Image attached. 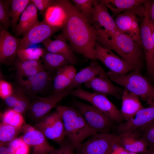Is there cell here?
<instances>
[{
  "instance_id": "obj_29",
  "label": "cell",
  "mask_w": 154,
  "mask_h": 154,
  "mask_svg": "<svg viewBox=\"0 0 154 154\" xmlns=\"http://www.w3.org/2000/svg\"><path fill=\"white\" fill-rule=\"evenodd\" d=\"M31 0H10V8L9 15L12 20L13 31L17 25V22L27 6Z\"/></svg>"
},
{
  "instance_id": "obj_30",
  "label": "cell",
  "mask_w": 154,
  "mask_h": 154,
  "mask_svg": "<svg viewBox=\"0 0 154 154\" xmlns=\"http://www.w3.org/2000/svg\"><path fill=\"white\" fill-rule=\"evenodd\" d=\"M22 128H17L3 123H1L0 125V146L8 145L11 141L16 138Z\"/></svg>"
},
{
  "instance_id": "obj_23",
  "label": "cell",
  "mask_w": 154,
  "mask_h": 154,
  "mask_svg": "<svg viewBox=\"0 0 154 154\" xmlns=\"http://www.w3.org/2000/svg\"><path fill=\"white\" fill-rule=\"evenodd\" d=\"M43 13L44 20L50 25L62 29L66 18L62 0H55L54 4L48 7Z\"/></svg>"
},
{
  "instance_id": "obj_38",
  "label": "cell",
  "mask_w": 154,
  "mask_h": 154,
  "mask_svg": "<svg viewBox=\"0 0 154 154\" xmlns=\"http://www.w3.org/2000/svg\"><path fill=\"white\" fill-rule=\"evenodd\" d=\"M60 117L57 110L44 116L35 124V127L38 129L54 124Z\"/></svg>"
},
{
  "instance_id": "obj_13",
  "label": "cell",
  "mask_w": 154,
  "mask_h": 154,
  "mask_svg": "<svg viewBox=\"0 0 154 154\" xmlns=\"http://www.w3.org/2000/svg\"><path fill=\"white\" fill-rule=\"evenodd\" d=\"M146 0H99L112 13L113 18L124 12H131L137 16L144 17L146 11L144 4Z\"/></svg>"
},
{
  "instance_id": "obj_12",
  "label": "cell",
  "mask_w": 154,
  "mask_h": 154,
  "mask_svg": "<svg viewBox=\"0 0 154 154\" xmlns=\"http://www.w3.org/2000/svg\"><path fill=\"white\" fill-rule=\"evenodd\" d=\"M146 13L141 27L140 35L144 53L148 78L152 82L154 79V46L151 30L145 7Z\"/></svg>"
},
{
  "instance_id": "obj_34",
  "label": "cell",
  "mask_w": 154,
  "mask_h": 154,
  "mask_svg": "<svg viewBox=\"0 0 154 154\" xmlns=\"http://www.w3.org/2000/svg\"><path fill=\"white\" fill-rule=\"evenodd\" d=\"M10 0H0V28L6 30L12 26V20L9 15Z\"/></svg>"
},
{
  "instance_id": "obj_1",
  "label": "cell",
  "mask_w": 154,
  "mask_h": 154,
  "mask_svg": "<svg viewBox=\"0 0 154 154\" xmlns=\"http://www.w3.org/2000/svg\"><path fill=\"white\" fill-rule=\"evenodd\" d=\"M66 15L61 33L74 52L93 60L97 37L94 27L77 10L71 1L62 0Z\"/></svg>"
},
{
  "instance_id": "obj_26",
  "label": "cell",
  "mask_w": 154,
  "mask_h": 154,
  "mask_svg": "<svg viewBox=\"0 0 154 154\" xmlns=\"http://www.w3.org/2000/svg\"><path fill=\"white\" fill-rule=\"evenodd\" d=\"M42 58L44 69L46 70L45 71L50 72H56L64 66L71 64L64 56L46 50Z\"/></svg>"
},
{
  "instance_id": "obj_4",
  "label": "cell",
  "mask_w": 154,
  "mask_h": 154,
  "mask_svg": "<svg viewBox=\"0 0 154 154\" xmlns=\"http://www.w3.org/2000/svg\"><path fill=\"white\" fill-rule=\"evenodd\" d=\"M110 80L146 101L154 105V86L151 80L143 76L140 70L135 69L130 73L120 75L110 71L107 73Z\"/></svg>"
},
{
  "instance_id": "obj_50",
  "label": "cell",
  "mask_w": 154,
  "mask_h": 154,
  "mask_svg": "<svg viewBox=\"0 0 154 154\" xmlns=\"http://www.w3.org/2000/svg\"><path fill=\"white\" fill-rule=\"evenodd\" d=\"M84 154L80 153H77V154Z\"/></svg>"
},
{
  "instance_id": "obj_40",
  "label": "cell",
  "mask_w": 154,
  "mask_h": 154,
  "mask_svg": "<svg viewBox=\"0 0 154 154\" xmlns=\"http://www.w3.org/2000/svg\"><path fill=\"white\" fill-rule=\"evenodd\" d=\"M14 90L11 84L4 80H0V97L4 100L11 95Z\"/></svg>"
},
{
  "instance_id": "obj_22",
  "label": "cell",
  "mask_w": 154,
  "mask_h": 154,
  "mask_svg": "<svg viewBox=\"0 0 154 154\" xmlns=\"http://www.w3.org/2000/svg\"><path fill=\"white\" fill-rule=\"evenodd\" d=\"M121 98L120 111L126 121L133 118L139 110L144 108L139 97L125 89H123Z\"/></svg>"
},
{
  "instance_id": "obj_21",
  "label": "cell",
  "mask_w": 154,
  "mask_h": 154,
  "mask_svg": "<svg viewBox=\"0 0 154 154\" xmlns=\"http://www.w3.org/2000/svg\"><path fill=\"white\" fill-rule=\"evenodd\" d=\"M118 136L121 146L128 152L142 154L149 147L135 131L123 133Z\"/></svg>"
},
{
  "instance_id": "obj_25",
  "label": "cell",
  "mask_w": 154,
  "mask_h": 154,
  "mask_svg": "<svg viewBox=\"0 0 154 154\" xmlns=\"http://www.w3.org/2000/svg\"><path fill=\"white\" fill-rule=\"evenodd\" d=\"M77 72L72 64H70L58 70L54 75L53 80V93L66 90L73 82Z\"/></svg>"
},
{
  "instance_id": "obj_20",
  "label": "cell",
  "mask_w": 154,
  "mask_h": 154,
  "mask_svg": "<svg viewBox=\"0 0 154 154\" xmlns=\"http://www.w3.org/2000/svg\"><path fill=\"white\" fill-rule=\"evenodd\" d=\"M22 137L29 147L33 148V153L34 154H48L54 148L50 145L43 133L35 127L24 133Z\"/></svg>"
},
{
  "instance_id": "obj_15",
  "label": "cell",
  "mask_w": 154,
  "mask_h": 154,
  "mask_svg": "<svg viewBox=\"0 0 154 154\" xmlns=\"http://www.w3.org/2000/svg\"><path fill=\"white\" fill-rule=\"evenodd\" d=\"M93 7L91 23H93V26L96 30L111 32L118 29L114 19L109 13L108 8L104 4L99 0H94Z\"/></svg>"
},
{
  "instance_id": "obj_16",
  "label": "cell",
  "mask_w": 154,
  "mask_h": 154,
  "mask_svg": "<svg viewBox=\"0 0 154 154\" xmlns=\"http://www.w3.org/2000/svg\"><path fill=\"white\" fill-rule=\"evenodd\" d=\"M104 70L99 75L84 84L86 88L92 89L94 92L110 95L119 99L121 98L123 90L115 86Z\"/></svg>"
},
{
  "instance_id": "obj_32",
  "label": "cell",
  "mask_w": 154,
  "mask_h": 154,
  "mask_svg": "<svg viewBox=\"0 0 154 154\" xmlns=\"http://www.w3.org/2000/svg\"><path fill=\"white\" fill-rule=\"evenodd\" d=\"M93 1L94 0H71V1L77 10L91 24Z\"/></svg>"
},
{
  "instance_id": "obj_43",
  "label": "cell",
  "mask_w": 154,
  "mask_h": 154,
  "mask_svg": "<svg viewBox=\"0 0 154 154\" xmlns=\"http://www.w3.org/2000/svg\"><path fill=\"white\" fill-rule=\"evenodd\" d=\"M144 4L147 8L149 21L154 23V1L147 0Z\"/></svg>"
},
{
  "instance_id": "obj_45",
  "label": "cell",
  "mask_w": 154,
  "mask_h": 154,
  "mask_svg": "<svg viewBox=\"0 0 154 154\" xmlns=\"http://www.w3.org/2000/svg\"><path fill=\"white\" fill-rule=\"evenodd\" d=\"M149 25L150 28L152 37L153 41L154 46L153 65L154 67V23L149 21Z\"/></svg>"
},
{
  "instance_id": "obj_42",
  "label": "cell",
  "mask_w": 154,
  "mask_h": 154,
  "mask_svg": "<svg viewBox=\"0 0 154 154\" xmlns=\"http://www.w3.org/2000/svg\"><path fill=\"white\" fill-rule=\"evenodd\" d=\"M31 1L39 11L40 14L55 2V0H31Z\"/></svg>"
},
{
  "instance_id": "obj_35",
  "label": "cell",
  "mask_w": 154,
  "mask_h": 154,
  "mask_svg": "<svg viewBox=\"0 0 154 154\" xmlns=\"http://www.w3.org/2000/svg\"><path fill=\"white\" fill-rule=\"evenodd\" d=\"M35 26L29 17L26 9L21 15L19 22L14 31L16 37L23 36L30 29Z\"/></svg>"
},
{
  "instance_id": "obj_24",
  "label": "cell",
  "mask_w": 154,
  "mask_h": 154,
  "mask_svg": "<svg viewBox=\"0 0 154 154\" xmlns=\"http://www.w3.org/2000/svg\"><path fill=\"white\" fill-rule=\"evenodd\" d=\"M96 60H93L89 66L76 73L73 82L67 89L69 92L100 75L104 70Z\"/></svg>"
},
{
  "instance_id": "obj_48",
  "label": "cell",
  "mask_w": 154,
  "mask_h": 154,
  "mask_svg": "<svg viewBox=\"0 0 154 154\" xmlns=\"http://www.w3.org/2000/svg\"><path fill=\"white\" fill-rule=\"evenodd\" d=\"M127 154H137V153H133V152H128Z\"/></svg>"
},
{
  "instance_id": "obj_6",
  "label": "cell",
  "mask_w": 154,
  "mask_h": 154,
  "mask_svg": "<svg viewBox=\"0 0 154 154\" xmlns=\"http://www.w3.org/2000/svg\"><path fill=\"white\" fill-rule=\"evenodd\" d=\"M74 105L91 128L97 133L108 132L113 121L107 116L92 105L79 102Z\"/></svg>"
},
{
  "instance_id": "obj_8",
  "label": "cell",
  "mask_w": 154,
  "mask_h": 154,
  "mask_svg": "<svg viewBox=\"0 0 154 154\" xmlns=\"http://www.w3.org/2000/svg\"><path fill=\"white\" fill-rule=\"evenodd\" d=\"M95 57L102 63L110 71L120 75H125L135 68L122 58L115 54L110 49L96 42Z\"/></svg>"
},
{
  "instance_id": "obj_28",
  "label": "cell",
  "mask_w": 154,
  "mask_h": 154,
  "mask_svg": "<svg viewBox=\"0 0 154 154\" xmlns=\"http://www.w3.org/2000/svg\"><path fill=\"white\" fill-rule=\"evenodd\" d=\"M17 74L27 78L35 75L44 70L39 60L22 61L18 59L15 63Z\"/></svg>"
},
{
  "instance_id": "obj_49",
  "label": "cell",
  "mask_w": 154,
  "mask_h": 154,
  "mask_svg": "<svg viewBox=\"0 0 154 154\" xmlns=\"http://www.w3.org/2000/svg\"><path fill=\"white\" fill-rule=\"evenodd\" d=\"M152 83L153 84V85L154 86V79L153 80V81L152 82Z\"/></svg>"
},
{
  "instance_id": "obj_33",
  "label": "cell",
  "mask_w": 154,
  "mask_h": 154,
  "mask_svg": "<svg viewBox=\"0 0 154 154\" xmlns=\"http://www.w3.org/2000/svg\"><path fill=\"white\" fill-rule=\"evenodd\" d=\"M45 50L40 47H29L18 50L17 56L22 61L38 60L42 57Z\"/></svg>"
},
{
  "instance_id": "obj_44",
  "label": "cell",
  "mask_w": 154,
  "mask_h": 154,
  "mask_svg": "<svg viewBox=\"0 0 154 154\" xmlns=\"http://www.w3.org/2000/svg\"><path fill=\"white\" fill-rule=\"evenodd\" d=\"M0 154H15L14 151L11 148L5 146H0Z\"/></svg>"
},
{
  "instance_id": "obj_41",
  "label": "cell",
  "mask_w": 154,
  "mask_h": 154,
  "mask_svg": "<svg viewBox=\"0 0 154 154\" xmlns=\"http://www.w3.org/2000/svg\"><path fill=\"white\" fill-rule=\"evenodd\" d=\"M74 147L68 140L60 145L58 149L54 148L48 154H74Z\"/></svg>"
},
{
  "instance_id": "obj_3",
  "label": "cell",
  "mask_w": 154,
  "mask_h": 154,
  "mask_svg": "<svg viewBox=\"0 0 154 154\" xmlns=\"http://www.w3.org/2000/svg\"><path fill=\"white\" fill-rule=\"evenodd\" d=\"M56 110L62 118L68 140L74 149H77L84 139L97 133L90 127L76 108L59 106Z\"/></svg>"
},
{
  "instance_id": "obj_19",
  "label": "cell",
  "mask_w": 154,
  "mask_h": 154,
  "mask_svg": "<svg viewBox=\"0 0 154 154\" xmlns=\"http://www.w3.org/2000/svg\"><path fill=\"white\" fill-rule=\"evenodd\" d=\"M61 33L56 36L55 39L49 38L43 42L45 50L66 58L72 65L77 62V58L72 48Z\"/></svg>"
},
{
  "instance_id": "obj_27",
  "label": "cell",
  "mask_w": 154,
  "mask_h": 154,
  "mask_svg": "<svg viewBox=\"0 0 154 154\" xmlns=\"http://www.w3.org/2000/svg\"><path fill=\"white\" fill-rule=\"evenodd\" d=\"M46 138L52 140L60 145L64 142L66 136L63 123L60 117L53 124L40 129Z\"/></svg>"
},
{
  "instance_id": "obj_14",
  "label": "cell",
  "mask_w": 154,
  "mask_h": 154,
  "mask_svg": "<svg viewBox=\"0 0 154 154\" xmlns=\"http://www.w3.org/2000/svg\"><path fill=\"white\" fill-rule=\"evenodd\" d=\"M114 20L117 27L122 33L143 48L140 28L135 14L131 12H123L117 16Z\"/></svg>"
},
{
  "instance_id": "obj_11",
  "label": "cell",
  "mask_w": 154,
  "mask_h": 154,
  "mask_svg": "<svg viewBox=\"0 0 154 154\" xmlns=\"http://www.w3.org/2000/svg\"><path fill=\"white\" fill-rule=\"evenodd\" d=\"M60 30V29L50 25L44 20L39 22L23 36L18 51L29 48L33 45L43 43L46 40L50 38L55 33Z\"/></svg>"
},
{
  "instance_id": "obj_51",
  "label": "cell",
  "mask_w": 154,
  "mask_h": 154,
  "mask_svg": "<svg viewBox=\"0 0 154 154\" xmlns=\"http://www.w3.org/2000/svg\"><path fill=\"white\" fill-rule=\"evenodd\" d=\"M31 154H34L33 153H32Z\"/></svg>"
},
{
  "instance_id": "obj_9",
  "label": "cell",
  "mask_w": 154,
  "mask_h": 154,
  "mask_svg": "<svg viewBox=\"0 0 154 154\" xmlns=\"http://www.w3.org/2000/svg\"><path fill=\"white\" fill-rule=\"evenodd\" d=\"M70 94L66 90L44 97H37L31 102L28 111L29 116L34 121H38L62 99Z\"/></svg>"
},
{
  "instance_id": "obj_47",
  "label": "cell",
  "mask_w": 154,
  "mask_h": 154,
  "mask_svg": "<svg viewBox=\"0 0 154 154\" xmlns=\"http://www.w3.org/2000/svg\"><path fill=\"white\" fill-rule=\"evenodd\" d=\"M128 152L124 149L120 154H127Z\"/></svg>"
},
{
  "instance_id": "obj_7",
  "label": "cell",
  "mask_w": 154,
  "mask_h": 154,
  "mask_svg": "<svg viewBox=\"0 0 154 154\" xmlns=\"http://www.w3.org/2000/svg\"><path fill=\"white\" fill-rule=\"evenodd\" d=\"M119 139L118 135L109 132L97 133L77 149L84 154H110L113 145Z\"/></svg>"
},
{
  "instance_id": "obj_36",
  "label": "cell",
  "mask_w": 154,
  "mask_h": 154,
  "mask_svg": "<svg viewBox=\"0 0 154 154\" xmlns=\"http://www.w3.org/2000/svg\"><path fill=\"white\" fill-rule=\"evenodd\" d=\"M135 131L147 143L149 146L154 145V119Z\"/></svg>"
},
{
  "instance_id": "obj_37",
  "label": "cell",
  "mask_w": 154,
  "mask_h": 154,
  "mask_svg": "<svg viewBox=\"0 0 154 154\" xmlns=\"http://www.w3.org/2000/svg\"><path fill=\"white\" fill-rule=\"evenodd\" d=\"M12 148L15 154H29V146L25 142L22 137L16 138L8 144Z\"/></svg>"
},
{
  "instance_id": "obj_39",
  "label": "cell",
  "mask_w": 154,
  "mask_h": 154,
  "mask_svg": "<svg viewBox=\"0 0 154 154\" xmlns=\"http://www.w3.org/2000/svg\"><path fill=\"white\" fill-rule=\"evenodd\" d=\"M26 95L20 89L14 90L13 94L4 100L7 106L12 109L17 105Z\"/></svg>"
},
{
  "instance_id": "obj_2",
  "label": "cell",
  "mask_w": 154,
  "mask_h": 154,
  "mask_svg": "<svg viewBox=\"0 0 154 154\" xmlns=\"http://www.w3.org/2000/svg\"><path fill=\"white\" fill-rule=\"evenodd\" d=\"M96 42L114 50L135 69L142 70L145 57L142 47L118 29L111 32L96 30Z\"/></svg>"
},
{
  "instance_id": "obj_31",
  "label": "cell",
  "mask_w": 154,
  "mask_h": 154,
  "mask_svg": "<svg viewBox=\"0 0 154 154\" xmlns=\"http://www.w3.org/2000/svg\"><path fill=\"white\" fill-rule=\"evenodd\" d=\"M3 123L17 128H22L25 121L22 114L12 109H10L2 114Z\"/></svg>"
},
{
  "instance_id": "obj_46",
  "label": "cell",
  "mask_w": 154,
  "mask_h": 154,
  "mask_svg": "<svg viewBox=\"0 0 154 154\" xmlns=\"http://www.w3.org/2000/svg\"><path fill=\"white\" fill-rule=\"evenodd\" d=\"M142 154H154V145L149 146L146 151Z\"/></svg>"
},
{
  "instance_id": "obj_18",
  "label": "cell",
  "mask_w": 154,
  "mask_h": 154,
  "mask_svg": "<svg viewBox=\"0 0 154 154\" xmlns=\"http://www.w3.org/2000/svg\"><path fill=\"white\" fill-rule=\"evenodd\" d=\"M21 39L12 35L7 30L0 28V62L6 63L17 55Z\"/></svg>"
},
{
  "instance_id": "obj_5",
  "label": "cell",
  "mask_w": 154,
  "mask_h": 154,
  "mask_svg": "<svg viewBox=\"0 0 154 154\" xmlns=\"http://www.w3.org/2000/svg\"><path fill=\"white\" fill-rule=\"evenodd\" d=\"M70 94L90 103L107 116L113 122L119 124L125 120L120 111L105 95L90 92L80 88L72 90Z\"/></svg>"
},
{
  "instance_id": "obj_10",
  "label": "cell",
  "mask_w": 154,
  "mask_h": 154,
  "mask_svg": "<svg viewBox=\"0 0 154 154\" xmlns=\"http://www.w3.org/2000/svg\"><path fill=\"white\" fill-rule=\"evenodd\" d=\"M53 73L44 70L26 79L17 74L18 88L26 95L34 96L44 90L53 81L55 75H53Z\"/></svg>"
},
{
  "instance_id": "obj_17",
  "label": "cell",
  "mask_w": 154,
  "mask_h": 154,
  "mask_svg": "<svg viewBox=\"0 0 154 154\" xmlns=\"http://www.w3.org/2000/svg\"><path fill=\"white\" fill-rule=\"evenodd\" d=\"M154 119V105L139 110L132 119L119 123L117 127L119 134L135 131Z\"/></svg>"
}]
</instances>
